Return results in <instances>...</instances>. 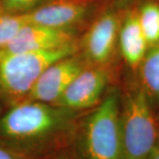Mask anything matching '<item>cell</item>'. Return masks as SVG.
<instances>
[{"mask_svg": "<svg viewBox=\"0 0 159 159\" xmlns=\"http://www.w3.org/2000/svg\"><path fill=\"white\" fill-rule=\"evenodd\" d=\"M146 159H159V147L155 146Z\"/></svg>", "mask_w": 159, "mask_h": 159, "instance_id": "e0dca14e", "label": "cell"}, {"mask_svg": "<svg viewBox=\"0 0 159 159\" xmlns=\"http://www.w3.org/2000/svg\"><path fill=\"white\" fill-rule=\"evenodd\" d=\"M44 159H76L74 155L69 153L66 149H63L61 151H58L57 153L53 154L50 157H46Z\"/></svg>", "mask_w": 159, "mask_h": 159, "instance_id": "2e32d148", "label": "cell"}, {"mask_svg": "<svg viewBox=\"0 0 159 159\" xmlns=\"http://www.w3.org/2000/svg\"><path fill=\"white\" fill-rule=\"evenodd\" d=\"M2 111H3V103L0 102V116L2 115Z\"/></svg>", "mask_w": 159, "mask_h": 159, "instance_id": "d6986e66", "label": "cell"}, {"mask_svg": "<svg viewBox=\"0 0 159 159\" xmlns=\"http://www.w3.org/2000/svg\"><path fill=\"white\" fill-rule=\"evenodd\" d=\"M74 42V34L70 30L28 23L8 45L0 50L12 53L35 52L52 50Z\"/></svg>", "mask_w": 159, "mask_h": 159, "instance_id": "9c48e42d", "label": "cell"}, {"mask_svg": "<svg viewBox=\"0 0 159 159\" xmlns=\"http://www.w3.org/2000/svg\"><path fill=\"white\" fill-rule=\"evenodd\" d=\"M78 51L76 42L35 52L12 53L0 50V102L9 108L26 100L37 79L48 66Z\"/></svg>", "mask_w": 159, "mask_h": 159, "instance_id": "3957f363", "label": "cell"}, {"mask_svg": "<svg viewBox=\"0 0 159 159\" xmlns=\"http://www.w3.org/2000/svg\"><path fill=\"white\" fill-rule=\"evenodd\" d=\"M118 46L126 65L130 68L137 70L148 50L147 41L140 26L137 9L129 10L123 15Z\"/></svg>", "mask_w": 159, "mask_h": 159, "instance_id": "30bf717a", "label": "cell"}, {"mask_svg": "<svg viewBox=\"0 0 159 159\" xmlns=\"http://www.w3.org/2000/svg\"><path fill=\"white\" fill-rule=\"evenodd\" d=\"M118 89L110 90L90 113L78 122L74 142L76 159H120Z\"/></svg>", "mask_w": 159, "mask_h": 159, "instance_id": "7a4b0ae2", "label": "cell"}, {"mask_svg": "<svg viewBox=\"0 0 159 159\" xmlns=\"http://www.w3.org/2000/svg\"><path fill=\"white\" fill-rule=\"evenodd\" d=\"M80 111L24 100L0 116V140L34 159H44L74 142Z\"/></svg>", "mask_w": 159, "mask_h": 159, "instance_id": "6da1fadb", "label": "cell"}, {"mask_svg": "<svg viewBox=\"0 0 159 159\" xmlns=\"http://www.w3.org/2000/svg\"><path fill=\"white\" fill-rule=\"evenodd\" d=\"M119 137L120 159H146L157 145V117L139 86L120 99Z\"/></svg>", "mask_w": 159, "mask_h": 159, "instance_id": "277c9868", "label": "cell"}, {"mask_svg": "<svg viewBox=\"0 0 159 159\" xmlns=\"http://www.w3.org/2000/svg\"><path fill=\"white\" fill-rule=\"evenodd\" d=\"M50 0H0V8L10 14L24 15L33 11Z\"/></svg>", "mask_w": 159, "mask_h": 159, "instance_id": "5bb4252c", "label": "cell"}, {"mask_svg": "<svg viewBox=\"0 0 159 159\" xmlns=\"http://www.w3.org/2000/svg\"><path fill=\"white\" fill-rule=\"evenodd\" d=\"M122 17L118 11L108 9L91 24L80 44L81 56L88 65L107 67L112 61Z\"/></svg>", "mask_w": 159, "mask_h": 159, "instance_id": "5b68a950", "label": "cell"}, {"mask_svg": "<svg viewBox=\"0 0 159 159\" xmlns=\"http://www.w3.org/2000/svg\"><path fill=\"white\" fill-rule=\"evenodd\" d=\"M28 23L25 14H10L0 10V49L8 45L19 31Z\"/></svg>", "mask_w": 159, "mask_h": 159, "instance_id": "4fadbf2b", "label": "cell"}, {"mask_svg": "<svg viewBox=\"0 0 159 159\" xmlns=\"http://www.w3.org/2000/svg\"><path fill=\"white\" fill-rule=\"evenodd\" d=\"M137 11L140 26L148 48L159 45V3L147 1Z\"/></svg>", "mask_w": 159, "mask_h": 159, "instance_id": "7c38bea8", "label": "cell"}, {"mask_svg": "<svg viewBox=\"0 0 159 159\" xmlns=\"http://www.w3.org/2000/svg\"><path fill=\"white\" fill-rule=\"evenodd\" d=\"M87 65L78 53L51 64L40 75L26 100L54 104Z\"/></svg>", "mask_w": 159, "mask_h": 159, "instance_id": "52a82bcc", "label": "cell"}, {"mask_svg": "<svg viewBox=\"0 0 159 159\" xmlns=\"http://www.w3.org/2000/svg\"><path fill=\"white\" fill-rule=\"evenodd\" d=\"M0 10H1V8H0Z\"/></svg>", "mask_w": 159, "mask_h": 159, "instance_id": "ffe728a7", "label": "cell"}, {"mask_svg": "<svg viewBox=\"0 0 159 159\" xmlns=\"http://www.w3.org/2000/svg\"><path fill=\"white\" fill-rule=\"evenodd\" d=\"M109 80L106 66L87 65L54 104L80 112L95 108L101 102Z\"/></svg>", "mask_w": 159, "mask_h": 159, "instance_id": "8992f818", "label": "cell"}, {"mask_svg": "<svg viewBox=\"0 0 159 159\" xmlns=\"http://www.w3.org/2000/svg\"><path fill=\"white\" fill-rule=\"evenodd\" d=\"M89 10L88 0H50L25 15L29 23L70 30L84 20Z\"/></svg>", "mask_w": 159, "mask_h": 159, "instance_id": "ba28073f", "label": "cell"}, {"mask_svg": "<svg viewBox=\"0 0 159 159\" xmlns=\"http://www.w3.org/2000/svg\"><path fill=\"white\" fill-rule=\"evenodd\" d=\"M0 159H34L0 140Z\"/></svg>", "mask_w": 159, "mask_h": 159, "instance_id": "9a60e30c", "label": "cell"}, {"mask_svg": "<svg viewBox=\"0 0 159 159\" xmlns=\"http://www.w3.org/2000/svg\"><path fill=\"white\" fill-rule=\"evenodd\" d=\"M157 117V146L159 147V115Z\"/></svg>", "mask_w": 159, "mask_h": 159, "instance_id": "ac0fdd59", "label": "cell"}, {"mask_svg": "<svg viewBox=\"0 0 159 159\" xmlns=\"http://www.w3.org/2000/svg\"><path fill=\"white\" fill-rule=\"evenodd\" d=\"M139 84L154 109L159 107V45L148 48L138 66Z\"/></svg>", "mask_w": 159, "mask_h": 159, "instance_id": "8fae6325", "label": "cell"}]
</instances>
